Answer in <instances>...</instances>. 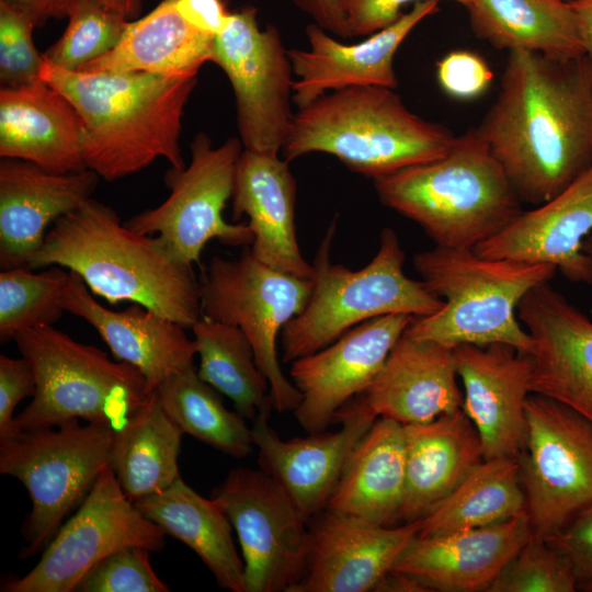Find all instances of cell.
Masks as SVG:
<instances>
[{"label": "cell", "instance_id": "ab89813d", "mask_svg": "<svg viewBox=\"0 0 592 592\" xmlns=\"http://www.w3.org/2000/svg\"><path fill=\"white\" fill-rule=\"evenodd\" d=\"M578 588L568 559L545 537L532 533L487 592H573Z\"/></svg>", "mask_w": 592, "mask_h": 592}, {"label": "cell", "instance_id": "d590c367", "mask_svg": "<svg viewBox=\"0 0 592 592\" xmlns=\"http://www.w3.org/2000/svg\"><path fill=\"white\" fill-rule=\"evenodd\" d=\"M191 330L200 357V377L227 396L244 419L253 421L261 413H270V385L242 330L203 315Z\"/></svg>", "mask_w": 592, "mask_h": 592}, {"label": "cell", "instance_id": "484cf974", "mask_svg": "<svg viewBox=\"0 0 592 592\" xmlns=\"http://www.w3.org/2000/svg\"><path fill=\"white\" fill-rule=\"evenodd\" d=\"M457 378L453 348L403 332L356 398L377 418L403 425L424 423L462 408L464 395Z\"/></svg>", "mask_w": 592, "mask_h": 592}, {"label": "cell", "instance_id": "60d3db41", "mask_svg": "<svg viewBox=\"0 0 592 592\" xmlns=\"http://www.w3.org/2000/svg\"><path fill=\"white\" fill-rule=\"evenodd\" d=\"M149 549L125 546L105 556L80 579L73 592H168L156 574Z\"/></svg>", "mask_w": 592, "mask_h": 592}, {"label": "cell", "instance_id": "3957f363", "mask_svg": "<svg viewBox=\"0 0 592 592\" xmlns=\"http://www.w3.org/2000/svg\"><path fill=\"white\" fill-rule=\"evenodd\" d=\"M59 265L78 274L111 305H141L186 329L202 316L193 264L177 258L157 236L137 232L93 198L57 219L27 267Z\"/></svg>", "mask_w": 592, "mask_h": 592}, {"label": "cell", "instance_id": "db71d44e", "mask_svg": "<svg viewBox=\"0 0 592 592\" xmlns=\"http://www.w3.org/2000/svg\"><path fill=\"white\" fill-rule=\"evenodd\" d=\"M583 251L589 257L592 263V235H589L588 238L583 241Z\"/></svg>", "mask_w": 592, "mask_h": 592}, {"label": "cell", "instance_id": "7bdbcfd3", "mask_svg": "<svg viewBox=\"0 0 592 592\" xmlns=\"http://www.w3.org/2000/svg\"><path fill=\"white\" fill-rule=\"evenodd\" d=\"M436 77L448 95L469 100L481 95L493 79V72L485 59L467 49L446 54L436 65Z\"/></svg>", "mask_w": 592, "mask_h": 592}, {"label": "cell", "instance_id": "7a4b0ae2", "mask_svg": "<svg viewBox=\"0 0 592 592\" xmlns=\"http://www.w3.org/2000/svg\"><path fill=\"white\" fill-rule=\"evenodd\" d=\"M41 79L61 92L82 119L87 169L112 182L156 159L185 167L180 147L184 107L196 77L145 71H68L47 60Z\"/></svg>", "mask_w": 592, "mask_h": 592}, {"label": "cell", "instance_id": "4fadbf2b", "mask_svg": "<svg viewBox=\"0 0 592 592\" xmlns=\"http://www.w3.org/2000/svg\"><path fill=\"white\" fill-rule=\"evenodd\" d=\"M517 457L533 533L548 537L592 502V425L563 405L531 394Z\"/></svg>", "mask_w": 592, "mask_h": 592}, {"label": "cell", "instance_id": "f5cc1de1", "mask_svg": "<svg viewBox=\"0 0 592 592\" xmlns=\"http://www.w3.org/2000/svg\"><path fill=\"white\" fill-rule=\"evenodd\" d=\"M127 21L135 19L141 11L145 0H95Z\"/></svg>", "mask_w": 592, "mask_h": 592}, {"label": "cell", "instance_id": "f546056e", "mask_svg": "<svg viewBox=\"0 0 592 592\" xmlns=\"http://www.w3.org/2000/svg\"><path fill=\"white\" fill-rule=\"evenodd\" d=\"M405 485V426L377 418L351 453L327 509L392 526L400 521Z\"/></svg>", "mask_w": 592, "mask_h": 592}, {"label": "cell", "instance_id": "5bb4252c", "mask_svg": "<svg viewBox=\"0 0 592 592\" xmlns=\"http://www.w3.org/2000/svg\"><path fill=\"white\" fill-rule=\"evenodd\" d=\"M237 534L244 592H294L306 574L308 522L262 469L235 468L212 492Z\"/></svg>", "mask_w": 592, "mask_h": 592}, {"label": "cell", "instance_id": "ffe728a7", "mask_svg": "<svg viewBox=\"0 0 592 592\" xmlns=\"http://www.w3.org/2000/svg\"><path fill=\"white\" fill-rule=\"evenodd\" d=\"M437 11L439 0L415 2L395 23L356 44H344L316 23L308 24V47L287 49L296 76L294 104L300 109L328 92L352 87L397 88L394 58L398 48Z\"/></svg>", "mask_w": 592, "mask_h": 592}, {"label": "cell", "instance_id": "9c48e42d", "mask_svg": "<svg viewBox=\"0 0 592 592\" xmlns=\"http://www.w3.org/2000/svg\"><path fill=\"white\" fill-rule=\"evenodd\" d=\"M115 430L73 419L0 440V474L19 479L32 503L21 530V558L44 550L110 466Z\"/></svg>", "mask_w": 592, "mask_h": 592}, {"label": "cell", "instance_id": "603a6c76", "mask_svg": "<svg viewBox=\"0 0 592 592\" xmlns=\"http://www.w3.org/2000/svg\"><path fill=\"white\" fill-rule=\"evenodd\" d=\"M591 232L592 168L473 250L488 259L550 264L570 281L592 284V263L583 251Z\"/></svg>", "mask_w": 592, "mask_h": 592}, {"label": "cell", "instance_id": "681fc988", "mask_svg": "<svg viewBox=\"0 0 592 592\" xmlns=\"http://www.w3.org/2000/svg\"><path fill=\"white\" fill-rule=\"evenodd\" d=\"M22 10L33 21L35 26L44 24L49 19L68 18L71 10L80 0H2Z\"/></svg>", "mask_w": 592, "mask_h": 592}, {"label": "cell", "instance_id": "1f68e13d", "mask_svg": "<svg viewBox=\"0 0 592 592\" xmlns=\"http://www.w3.org/2000/svg\"><path fill=\"white\" fill-rule=\"evenodd\" d=\"M214 37L186 22L171 0L129 21L118 44L79 71H145L197 77L210 61Z\"/></svg>", "mask_w": 592, "mask_h": 592}, {"label": "cell", "instance_id": "816d5d0a", "mask_svg": "<svg viewBox=\"0 0 592 592\" xmlns=\"http://www.w3.org/2000/svg\"><path fill=\"white\" fill-rule=\"evenodd\" d=\"M569 3L576 15L584 50L592 58V0H573Z\"/></svg>", "mask_w": 592, "mask_h": 592}, {"label": "cell", "instance_id": "52a82bcc", "mask_svg": "<svg viewBox=\"0 0 592 592\" xmlns=\"http://www.w3.org/2000/svg\"><path fill=\"white\" fill-rule=\"evenodd\" d=\"M334 230L332 223L315 258L307 304L281 332L285 363L326 348L369 319L391 314L426 317L444 306L422 281L405 274V253L392 229L382 230L377 253L355 271L331 262Z\"/></svg>", "mask_w": 592, "mask_h": 592}, {"label": "cell", "instance_id": "8fae6325", "mask_svg": "<svg viewBox=\"0 0 592 592\" xmlns=\"http://www.w3.org/2000/svg\"><path fill=\"white\" fill-rule=\"evenodd\" d=\"M257 9L231 12L214 37L210 61L231 84L243 149L280 156L293 126L294 71L280 31L261 29Z\"/></svg>", "mask_w": 592, "mask_h": 592}, {"label": "cell", "instance_id": "ba28073f", "mask_svg": "<svg viewBox=\"0 0 592 592\" xmlns=\"http://www.w3.org/2000/svg\"><path fill=\"white\" fill-rule=\"evenodd\" d=\"M36 380L31 403L14 418L15 434L73 419L118 429L151 395L141 373L54 325L16 333Z\"/></svg>", "mask_w": 592, "mask_h": 592}, {"label": "cell", "instance_id": "d4e9b609", "mask_svg": "<svg viewBox=\"0 0 592 592\" xmlns=\"http://www.w3.org/2000/svg\"><path fill=\"white\" fill-rule=\"evenodd\" d=\"M61 303L66 312L96 330L116 361L137 368L151 391L174 373L194 365L196 343L187 337L186 328L138 304L111 310L75 272L70 271Z\"/></svg>", "mask_w": 592, "mask_h": 592}, {"label": "cell", "instance_id": "7402d4cb", "mask_svg": "<svg viewBox=\"0 0 592 592\" xmlns=\"http://www.w3.org/2000/svg\"><path fill=\"white\" fill-rule=\"evenodd\" d=\"M99 180L89 169L58 173L31 161L1 158V270L27 267L48 226L91 200Z\"/></svg>", "mask_w": 592, "mask_h": 592}, {"label": "cell", "instance_id": "f1b7e54d", "mask_svg": "<svg viewBox=\"0 0 592 592\" xmlns=\"http://www.w3.org/2000/svg\"><path fill=\"white\" fill-rule=\"evenodd\" d=\"M405 426L406 485L400 521L422 520L483 460L479 434L462 408Z\"/></svg>", "mask_w": 592, "mask_h": 592}, {"label": "cell", "instance_id": "11a10c76", "mask_svg": "<svg viewBox=\"0 0 592 592\" xmlns=\"http://www.w3.org/2000/svg\"><path fill=\"white\" fill-rule=\"evenodd\" d=\"M579 588H582L583 591L592 592V581L581 584Z\"/></svg>", "mask_w": 592, "mask_h": 592}, {"label": "cell", "instance_id": "b9f144b4", "mask_svg": "<svg viewBox=\"0 0 592 592\" xmlns=\"http://www.w3.org/2000/svg\"><path fill=\"white\" fill-rule=\"evenodd\" d=\"M35 24L22 10L0 0V82L16 88L41 80L44 62L34 45Z\"/></svg>", "mask_w": 592, "mask_h": 592}, {"label": "cell", "instance_id": "f907efd6", "mask_svg": "<svg viewBox=\"0 0 592 592\" xmlns=\"http://www.w3.org/2000/svg\"><path fill=\"white\" fill-rule=\"evenodd\" d=\"M374 592H431L415 578L399 571L390 570L374 588Z\"/></svg>", "mask_w": 592, "mask_h": 592}, {"label": "cell", "instance_id": "74e56055", "mask_svg": "<svg viewBox=\"0 0 592 592\" xmlns=\"http://www.w3.org/2000/svg\"><path fill=\"white\" fill-rule=\"evenodd\" d=\"M70 271L50 265L42 272L15 267L0 272V341L24 330L54 325L62 315Z\"/></svg>", "mask_w": 592, "mask_h": 592}, {"label": "cell", "instance_id": "277c9868", "mask_svg": "<svg viewBox=\"0 0 592 592\" xmlns=\"http://www.w3.org/2000/svg\"><path fill=\"white\" fill-rule=\"evenodd\" d=\"M380 202L417 223L439 247L474 249L523 209L477 128L456 136L432 161L374 180Z\"/></svg>", "mask_w": 592, "mask_h": 592}, {"label": "cell", "instance_id": "cb8c5ba5", "mask_svg": "<svg viewBox=\"0 0 592 592\" xmlns=\"http://www.w3.org/2000/svg\"><path fill=\"white\" fill-rule=\"evenodd\" d=\"M532 533L525 511L490 526L418 534L391 570L415 578L431 592H487Z\"/></svg>", "mask_w": 592, "mask_h": 592}, {"label": "cell", "instance_id": "7dc6e473", "mask_svg": "<svg viewBox=\"0 0 592 592\" xmlns=\"http://www.w3.org/2000/svg\"><path fill=\"white\" fill-rule=\"evenodd\" d=\"M177 11L192 26L216 36L226 25L231 12L223 0H171Z\"/></svg>", "mask_w": 592, "mask_h": 592}, {"label": "cell", "instance_id": "f6af8a7d", "mask_svg": "<svg viewBox=\"0 0 592 592\" xmlns=\"http://www.w3.org/2000/svg\"><path fill=\"white\" fill-rule=\"evenodd\" d=\"M546 540L568 559L579 587L592 581V502Z\"/></svg>", "mask_w": 592, "mask_h": 592}, {"label": "cell", "instance_id": "bcb514c9", "mask_svg": "<svg viewBox=\"0 0 592 592\" xmlns=\"http://www.w3.org/2000/svg\"><path fill=\"white\" fill-rule=\"evenodd\" d=\"M36 380L23 356L0 355V440L15 435L14 410L19 402L34 396Z\"/></svg>", "mask_w": 592, "mask_h": 592}, {"label": "cell", "instance_id": "d6986e66", "mask_svg": "<svg viewBox=\"0 0 592 592\" xmlns=\"http://www.w3.org/2000/svg\"><path fill=\"white\" fill-rule=\"evenodd\" d=\"M454 355L464 386L462 409L479 434L483 459L517 458L526 439L532 355L501 343L463 344Z\"/></svg>", "mask_w": 592, "mask_h": 592}, {"label": "cell", "instance_id": "4316f807", "mask_svg": "<svg viewBox=\"0 0 592 592\" xmlns=\"http://www.w3.org/2000/svg\"><path fill=\"white\" fill-rule=\"evenodd\" d=\"M296 180L288 161L243 149L232 190V217L249 218L250 252L286 274L310 278L314 266L301 254L296 232Z\"/></svg>", "mask_w": 592, "mask_h": 592}, {"label": "cell", "instance_id": "e575fe53", "mask_svg": "<svg viewBox=\"0 0 592 592\" xmlns=\"http://www.w3.org/2000/svg\"><path fill=\"white\" fill-rule=\"evenodd\" d=\"M526 511L517 458L483 459L439 505L420 520V536L485 527Z\"/></svg>", "mask_w": 592, "mask_h": 592}, {"label": "cell", "instance_id": "6da1fadb", "mask_svg": "<svg viewBox=\"0 0 592 592\" xmlns=\"http://www.w3.org/2000/svg\"><path fill=\"white\" fill-rule=\"evenodd\" d=\"M477 129L521 202L555 197L592 168V58L510 52Z\"/></svg>", "mask_w": 592, "mask_h": 592}, {"label": "cell", "instance_id": "9f6ffc18", "mask_svg": "<svg viewBox=\"0 0 592 592\" xmlns=\"http://www.w3.org/2000/svg\"><path fill=\"white\" fill-rule=\"evenodd\" d=\"M561 1H565V2H570V1H573V0H561Z\"/></svg>", "mask_w": 592, "mask_h": 592}, {"label": "cell", "instance_id": "2e32d148", "mask_svg": "<svg viewBox=\"0 0 592 592\" xmlns=\"http://www.w3.org/2000/svg\"><path fill=\"white\" fill-rule=\"evenodd\" d=\"M413 318L391 314L369 319L292 362L289 375L301 394L293 413L301 428L308 433L326 431L337 412L369 386Z\"/></svg>", "mask_w": 592, "mask_h": 592}, {"label": "cell", "instance_id": "8d00e7d4", "mask_svg": "<svg viewBox=\"0 0 592 592\" xmlns=\"http://www.w3.org/2000/svg\"><path fill=\"white\" fill-rule=\"evenodd\" d=\"M156 392L183 434L235 458L253 452L252 429L238 411L224 406L218 391L200 377L194 365L171 375Z\"/></svg>", "mask_w": 592, "mask_h": 592}, {"label": "cell", "instance_id": "d6a6232c", "mask_svg": "<svg viewBox=\"0 0 592 592\" xmlns=\"http://www.w3.org/2000/svg\"><path fill=\"white\" fill-rule=\"evenodd\" d=\"M474 34L499 50L556 57L585 54L576 15L561 0H468Z\"/></svg>", "mask_w": 592, "mask_h": 592}, {"label": "cell", "instance_id": "7c38bea8", "mask_svg": "<svg viewBox=\"0 0 592 592\" xmlns=\"http://www.w3.org/2000/svg\"><path fill=\"white\" fill-rule=\"evenodd\" d=\"M243 151L240 138H228L213 147L206 134L192 141L189 167L171 168L164 181L170 191L155 208L130 217V229L159 237L169 250L185 263H198L205 244L216 239L223 244L251 246L253 234L248 224H231L223 210L232 196L238 160Z\"/></svg>", "mask_w": 592, "mask_h": 592}, {"label": "cell", "instance_id": "4dcf8cb0", "mask_svg": "<svg viewBox=\"0 0 592 592\" xmlns=\"http://www.w3.org/2000/svg\"><path fill=\"white\" fill-rule=\"evenodd\" d=\"M134 503L166 535L191 548L221 589L244 592V562L232 539L234 528L213 498H204L180 476L166 490Z\"/></svg>", "mask_w": 592, "mask_h": 592}, {"label": "cell", "instance_id": "f35d334b", "mask_svg": "<svg viewBox=\"0 0 592 592\" xmlns=\"http://www.w3.org/2000/svg\"><path fill=\"white\" fill-rule=\"evenodd\" d=\"M128 22L95 0H80L68 15L64 34L43 57L58 68L79 71L112 50Z\"/></svg>", "mask_w": 592, "mask_h": 592}, {"label": "cell", "instance_id": "5b68a950", "mask_svg": "<svg viewBox=\"0 0 592 592\" xmlns=\"http://www.w3.org/2000/svg\"><path fill=\"white\" fill-rule=\"evenodd\" d=\"M456 136L410 111L390 88L352 87L328 92L295 112L283 159L322 152L377 180L445 155Z\"/></svg>", "mask_w": 592, "mask_h": 592}, {"label": "cell", "instance_id": "836d02e7", "mask_svg": "<svg viewBox=\"0 0 592 592\" xmlns=\"http://www.w3.org/2000/svg\"><path fill=\"white\" fill-rule=\"evenodd\" d=\"M182 435L156 390L115 430L110 466L132 501L161 492L180 477Z\"/></svg>", "mask_w": 592, "mask_h": 592}, {"label": "cell", "instance_id": "8992f818", "mask_svg": "<svg viewBox=\"0 0 592 592\" xmlns=\"http://www.w3.org/2000/svg\"><path fill=\"white\" fill-rule=\"evenodd\" d=\"M413 265L444 306L414 317L405 334L453 349L501 343L531 354L533 340L517 319V308L533 288L554 277V265L488 259L473 249L439 246L417 253Z\"/></svg>", "mask_w": 592, "mask_h": 592}, {"label": "cell", "instance_id": "44dd1931", "mask_svg": "<svg viewBox=\"0 0 592 592\" xmlns=\"http://www.w3.org/2000/svg\"><path fill=\"white\" fill-rule=\"evenodd\" d=\"M308 526L307 570L294 592L374 591L420 532V521L384 526L329 509Z\"/></svg>", "mask_w": 592, "mask_h": 592}, {"label": "cell", "instance_id": "9a60e30c", "mask_svg": "<svg viewBox=\"0 0 592 592\" xmlns=\"http://www.w3.org/2000/svg\"><path fill=\"white\" fill-rule=\"evenodd\" d=\"M164 543V532L138 510L107 466L39 561L23 577L5 579L0 590L73 592L88 570L111 553L125 546L160 551Z\"/></svg>", "mask_w": 592, "mask_h": 592}, {"label": "cell", "instance_id": "83f0119b", "mask_svg": "<svg viewBox=\"0 0 592 592\" xmlns=\"http://www.w3.org/2000/svg\"><path fill=\"white\" fill-rule=\"evenodd\" d=\"M82 119L75 105L42 79L0 90V156L58 173L86 170Z\"/></svg>", "mask_w": 592, "mask_h": 592}, {"label": "cell", "instance_id": "30bf717a", "mask_svg": "<svg viewBox=\"0 0 592 592\" xmlns=\"http://www.w3.org/2000/svg\"><path fill=\"white\" fill-rule=\"evenodd\" d=\"M200 285L202 315L242 330L269 382L273 407L293 412L301 394L282 371L277 337L307 304L311 280L272 269L247 249L237 259L213 257Z\"/></svg>", "mask_w": 592, "mask_h": 592}, {"label": "cell", "instance_id": "ac0fdd59", "mask_svg": "<svg viewBox=\"0 0 592 592\" xmlns=\"http://www.w3.org/2000/svg\"><path fill=\"white\" fill-rule=\"evenodd\" d=\"M533 340L531 391L569 408L592 425V320L548 283L517 308Z\"/></svg>", "mask_w": 592, "mask_h": 592}, {"label": "cell", "instance_id": "ee69618b", "mask_svg": "<svg viewBox=\"0 0 592 592\" xmlns=\"http://www.w3.org/2000/svg\"><path fill=\"white\" fill-rule=\"evenodd\" d=\"M423 0H339L348 38L369 36L395 23L409 3ZM464 7L468 0H451Z\"/></svg>", "mask_w": 592, "mask_h": 592}, {"label": "cell", "instance_id": "e0dca14e", "mask_svg": "<svg viewBox=\"0 0 592 592\" xmlns=\"http://www.w3.org/2000/svg\"><path fill=\"white\" fill-rule=\"evenodd\" d=\"M269 415L259 414L251 428L260 469L282 487L309 522L327 509L351 453L377 417L355 397L337 412L339 431L283 440L269 424Z\"/></svg>", "mask_w": 592, "mask_h": 592}, {"label": "cell", "instance_id": "c3c4849f", "mask_svg": "<svg viewBox=\"0 0 592 592\" xmlns=\"http://www.w3.org/2000/svg\"><path fill=\"white\" fill-rule=\"evenodd\" d=\"M295 5L307 14L314 23L333 36L348 38L339 0H293Z\"/></svg>", "mask_w": 592, "mask_h": 592}]
</instances>
